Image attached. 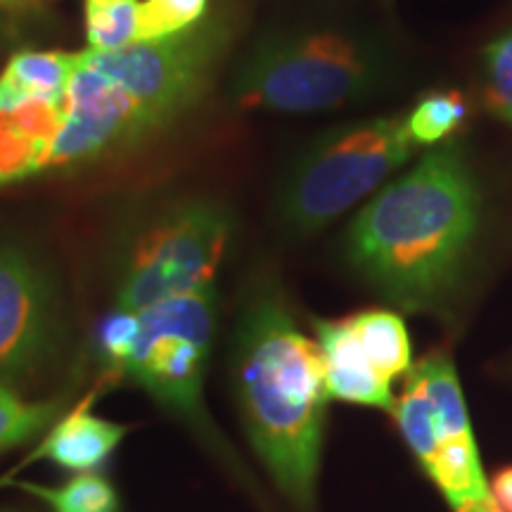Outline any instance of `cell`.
Masks as SVG:
<instances>
[{"mask_svg": "<svg viewBox=\"0 0 512 512\" xmlns=\"http://www.w3.org/2000/svg\"><path fill=\"white\" fill-rule=\"evenodd\" d=\"M482 64L486 105L496 117L512 124V29L484 48Z\"/></svg>", "mask_w": 512, "mask_h": 512, "instance_id": "603a6c76", "label": "cell"}, {"mask_svg": "<svg viewBox=\"0 0 512 512\" xmlns=\"http://www.w3.org/2000/svg\"><path fill=\"white\" fill-rule=\"evenodd\" d=\"M313 328L323 351L330 399L392 411L394 396L389 380H384L363 354L349 320H316Z\"/></svg>", "mask_w": 512, "mask_h": 512, "instance_id": "30bf717a", "label": "cell"}, {"mask_svg": "<svg viewBox=\"0 0 512 512\" xmlns=\"http://www.w3.org/2000/svg\"><path fill=\"white\" fill-rule=\"evenodd\" d=\"M138 337V311L114 309L110 316L100 323L98 328V349L102 356V363L119 375L121 366L131 354L133 344Z\"/></svg>", "mask_w": 512, "mask_h": 512, "instance_id": "cb8c5ba5", "label": "cell"}, {"mask_svg": "<svg viewBox=\"0 0 512 512\" xmlns=\"http://www.w3.org/2000/svg\"><path fill=\"white\" fill-rule=\"evenodd\" d=\"M394 411L403 439L411 446L413 456L418 458L422 470L430 472L441 446V430L437 413H434L432 403L425 396V389H422L418 375L413 370H408L401 399L399 403H394Z\"/></svg>", "mask_w": 512, "mask_h": 512, "instance_id": "ac0fdd59", "label": "cell"}, {"mask_svg": "<svg viewBox=\"0 0 512 512\" xmlns=\"http://www.w3.org/2000/svg\"><path fill=\"white\" fill-rule=\"evenodd\" d=\"M119 3V0H86V5H112Z\"/></svg>", "mask_w": 512, "mask_h": 512, "instance_id": "4316f807", "label": "cell"}, {"mask_svg": "<svg viewBox=\"0 0 512 512\" xmlns=\"http://www.w3.org/2000/svg\"><path fill=\"white\" fill-rule=\"evenodd\" d=\"M126 434V425L100 418L83 403L50 427L34 456L46 458L69 472H95L117 451Z\"/></svg>", "mask_w": 512, "mask_h": 512, "instance_id": "7c38bea8", "label": "cell"}, {"mask_svg": "<svg viewBox=\"0 0 512 512\" xmlns=\"http://www.w3.org/2000/svg\"><path fill=\"white\" fill-rule=\"evenodd\" d=\"M425 389V396L430 399L434 413H437L441 444L448 439L475 437L470 427V415H467L465 396L460 389V380L453 366L451 356L434 351L411 368Z\"/></svg>", "mask_w": 512, "mask_h": 512, "instance_id": "2e32d148", "label": "cell"}, {"mask_svg": "<svg viewBox=\"0 0 512 512\" xmlns=\"http://www.w3.org/2000/svg\"><path fill=\"white\" fill-rule=\"evenodd\" d=\"M136 143V117L124 93L79 53L48 169H72Z\"/></svg>", "mask_w": 512, "mask_h": 512, "instance_id": "9c48e42d", "label": "cell"}, {"mask_svg": "<svg viewBox=\"0 0 512 512\" xmlns=\"http://www.w3.org/2000/svg\"><path fill=\"white\" fill-rule=\"evenodd\" d=\"M491 501L501 512H512V465L501 467L491 479Z\"/></svg>", "mask_w": 512, "mask_h": 512, "instance_id": "d4e9b609", "label": "cell"}, {"mask_svg": "<svg viewBox=\"0 0 512 512\" xmlns=\"http://www.w3.org/2000/svg\"><path fill=\"white\" fill-rule=\"evenodd\" d=\"M463 512H501L494 505V501H486V503H477V505H470V508H465Z\"/></svg>", "mask_w": 512, "mask_h": 512, "instance_id": "484cf974", "label": "cell"}, {"mask_svg": "<svg viewBox=\"0 0 512 512\" xmlns=\"http://www.w3.org/2000/svg\"><path fill=\"white\" fill-rule=\"evenodd\" d=\"M467 107L458 93H434L418 102V107L406 117V128L413 143L434 145L453 133L465 119Z\"/></svg>", "mask_w": 512, "mask_h": 512, "instance_id": "7402d4cb", "label": "cell"}, {"mask_svg": "<svg viewBox=\"0 0 512 512\" xmlns=\"http://www.w3.org/2000/svg\"><path fill=\"white\" fill-rule=\"evenodd\" d=\"M79 53L22 50L12 55L0 74V110H15L31 100L64 105Z\"/></svg>", "mask_w": 512, "mask_h": 512, "instance_id": "4fadbf2b", "label": "cell"}, {"mask_svg": "<svg viewBox=\"0 0 512 512\" xmlns=\"http://www.w3.org/2000/svg\"><path fill=\"white\" fill-rule=\"evenodd\" d=\"M427 475L432 477V482L439 486L448 505L456 512L491 501L475 437L444 441Z\"/></svg>", "mask_w": 512, "mask_h": 512, "instance_id": "5bb4252c", "label": "cell"}, {"mask_svg": "<svg viewBox=\"0 0 512 512\" xmlns=\"http://www.w3.org/2000/svg\"><path fill=\"white\" fill-rule=\"evenodd\" d=\"M233 235V216L221 202L178 200L126 230L114 261V297L126 311L214 285Z\"/></svg>", "mask_w": 512, "mask_h": 512, "instance_id": "5b68a950", "label": "cell"}, {"mask_svg": "<svg viewBox=\"0 0 512 512\" xmlns=\"http://www.w3.org/2000/svg\"><path fill=\"white\" fill-rule=\"evenodd\" d=\"M24 491L41 498L53 512H121L117 486L98 472H79L60 486L19 482Z\"/></svg>", "mask_w": 512, "mask_h": 512, "instance_id": "e0dca14e", "label": "cell"}, {"mask_svg": "<svg viewBox=\"0 0 512 512\" xmlns=\"http://www.w3.org/2000/svg\"><path fill=\"white\" fill-rule=\"evenodd\" d=\"M233 34L235 19L221 8L176 36L136 41L114 53L86 50L83 60L124 93L145 140L200 102Z\"/></svg>", "mask_w": 512, "mask_h": 512, "instance_id": "8992f818", "label": "cell"}, {"mask_svg": "<svg viewBox=\"0 0 512 512\" xmlns=\"http://www.w3.org/2000/svg\"><path fill=\"white\" fill-rule=\"evenodd\" d=\"M349 325L361 344L363 354L384 380L411 370V337L401 316L394 311H361L349 316Z\"/></svg>", "mask_w": 512, "mask_h": 512, "instance_id": "9a60e30c", "label": "cell"}, {"mask_svg": "<svg viewBox=\"0 0 512 512\" xmlns=\"http://www.w3.org/2000/svg\"><path fill=\"white\" fill-rule=\"evenodd\" d=\"M60 297L53 275L29 249L0 242V382L41 370L60 347Z\"/></svg>", "mask_w": 512, "mask_h": 512, "instance_id": "ba28073f", "label": "cell"}, {"mask_svg": "<svg viewBox=\"0 0 512 512\" xmlns=\"http://www.w3.org/2000/svg\"><path fill=\"white\" fill-rule=\"evenodd\" d=\"M57 401H27L12 384L0 382V453L27 444L53 425Z\"/></svg>", "mask_w": 512, "mask_h": 512, "instance_id": "d6986e66", "label": "cell"}, {"mask_svg": "<svg viewBox=\"0 0 512 512\" xmlns=\"http://www.w3.org/2000/svg\"><path fill=\"white\" fill-rule=\"evenodd\" d=\"M233 361L249 444L280 494L313 512L330 401L325 361L275 287H256L242 306Z\"/></svg>", "mask_w": 512, "mask_h": 512, "instance_id": "7a4b0ae2", "label": "cell"}, {"mask_svg": "<svg viewBox=\"0 0 512 512\" xmlns=\"http://www.w3.org/2000/svg\"><path fill=\"white\" fill-rule=\"evenodd\" d=\"M406 117H373L330 128L304 145L275 195L280 226L309 238L387 181L413 155Z\"/></svg>", "mask_w": 512, "mask_h": 512, "instance_id": "277c9868", "label": "cell"}, {"mask_svg": "<svg viewBox=\"0 0 512 512\" xmlns=\"http://www.w3.org/2000/svg\"><path fill=\"white\" fill-rule=\"evenodd\" d=\"M211 0H143L138 3L136 41H159L200 24Z\"/></svg>", "mask_w": 512, "mask_h": 512, "instance_id": "44dd1931", "label": "cell"}, {"mask_svg": "<svg viewBox=\"0 0 512 512\" xmlns=\"http://www.w3.org/2000/svg\"><path fill=\"white\" fill-rule=\"evenodd\" d=\"M394 74L389 48L351 24H299L261 34L230 81L245 110L318 114L373 98Z\"/></svg>", "mask_w": 512, "mask_h": 512, "instance_id": "3957f363", "label": "cell"}, {"mask_svg": "<svg viewBox=\"0 0 512 512\" xmlns=\"http://www.w3.org/2000/svg\"><path fill=\"white\" fill-rule=\"evenodd\" d=\"M138 0L86 5V38L93 53H114L136 43Z\"/></svg>", "mask_w": 512, "mask_h": 512, "instance_id": "ffe728a7", "label": "cell"}, {"mask_svg": "<svg viewBox=\"0 0 512 512\" xmlns=\"http://www.w3.org/2000/svg\"><path fill=\"white\" fill-rule=\"evenodd\" d=\"M479 216L475 174L451 143L427 152L358 211L344 249L384 299L406 311H434L456 290Z\"/></svg>", "mask_w": 512, "mask_h": 512, "instance_id": "6da1fadb", "label": "cell"}, {"mask_svg": "<svg viewBox=\"0 0 512 512\" xmlns=\"http://www.w3.org/2000/svg\"><path fill=\"white\" fill-rule=\"evenodd\" d=\"M216 304L211 285L138 311L136 344L119 370L202 434H209L202 384L216 332Z\"/></svg>", "mask_w": 512, "mask_h": 512, "instance_id": "52a82bcc", "label": "cell"}, {"mask_svg": "<svg viewBox=\"0 0 512 512\" xmlns=\"http://www.w3.org/2000/svg\"><path fill=\"white\" fill-rule=\"evenodd\" d=\"M19 3H24V0H0V5H5V8H15Z\"/></svg>", "mask_w": 512, "mask_h": 512, "instance_id": "83f0119b", "label": "cell"}, {"mask_svg": "<svg viewBox=\"0 0 512 512\" xmlns=\"http://www.w3.org/2000/svg\"><path fill=\"white\" fill-rule=\"evenodd\" d=\"M64 124V105L31 100L0 110V188L48 169L50 152Z\"/></svg>", "mask_w": 512, "mask_h": 512, "instance_id": "8fae6325", "label": "cell"}]
</instances>
